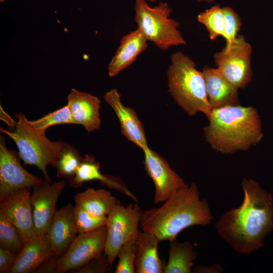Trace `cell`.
Here are the masks:
<instances>
[{
	"mask_svg": "<svg viewBox=\"0 0 273 273\" xmlns=\"http://www.w3.org/2000/svg\"><path fill=\"white\" fill-rule=\"evenodd\" d=\"M241 186L242 203L221 215L215 228L235 251L249 255L263 246L273 231V195L252 179L243 178Z\"/></svg>",
	"mask_w": 273,
	"mask_h": 273,
	"instance_id": "obj_1",
	"label": "cell"
},
{
	"mask_svg": "<svg viewBox=\"0 0 273 273\" xmlns=\"http://www.w3.org/2000/svg\"><path fill=\"white\" fill-rule=\"evenodd\" d=\"M207 200L201 199L194 183L177 192L159 207L143 211L142 231L155 235L160 241H171L187 228L206 226L212 219Z\"/></svg>",
	"mask_w": 273,
	"mask_h": 273,
	"instance_id": "obj_2",
	"label": "cell"
},
{
	"mask_svg": "<svg viewBox=\"0 0 273 273\" xmlns=\"http://www.w3.org/2000/svg\"><path fill=\"white\" fill-rule=\"evenodd\" d=\"M204 128L207 142L223 154L247 151L263 137L256 109L252 106L227 105L212 109Z\"/></svg>",
	"mask_w": 273,
	"mask_h": 273,
	"instance_id": "obj_3",
	"label": "cell"
},
{
	"mask_svg": "<svg viewBox=\"0 0 273 273\" xmlns=\"http://www.w3.org/2000/svg\"><path fill=\"white\" fill-rule=\"evenodd\" d=\"M169 92L176 103L190 116L201 112L208 117L209 105L204 74L194 62L181 52L171 56L167 71Z\"/></svg>",
	"mask_w": 273,
	"mask_h": 273,
	"instance_id": "obj_4",
	"label": "cell"
},
{
	"mask_svg": "<svg viewBox=\"0 0 273 273\" xmlns=\"http://www.w3.org/2000/svg\"><path fill=\"white\" fill-rule=\"evenodd\" d=\"M15 117L14 131L1 127V132L7 135L15 143L18 149V156L26 165H34L42 173L44 179L51 181L47 172V167H55L61 153L67 143L62 140L52 141L46 135L32 128L26 117L22 113Z\"/></svg>",
	"mask_w": 273,
	"mask_h": 273,
	"instance_id": "obj_5",
	"label": "cell"
},
{
	"mask_svg": "<svg viewBox=\"0 0 273 273\" xmlns=\"http://www.w3.org/2000/svg\"><path fill=\"white\" fill-rule=\"evenodd\" d=\"M171 9L166 2L151 7L146 0H136L135 22L148 40L159 49L185 45L186 41L178 29L179 23L169 17Z\"/></svg>",
	"mask_w": 273,
	"mask_h": 273,
	"instance_id": "obj_6",
	"label": "cell"
},
{
	"mask_svg": "<svg viewBox=\"0 0 273 273\" xmlns=\"http://www.w3.org/2000/svg\"><path fill=\"white\" fill-rule=\"evenodd\" d=\"M143 211L137 203L125 206L120 202L107 216V236L104 252L111 267L120 248L135 240L140 230Z\"/></svg>",
	"mask_w": 273,
	"mask_h": 273,
	"instance_id": "obj_7",
	"label": "cell"
},
{
	"mask_svg": "<svg viewBox=\"0 0 273 273\" xmlns=\"http://www.w3.org/2000/svg\"><path fill=\"white\" fill-rule=\"evenodd\" d=\"M252 48L244 35H239L231 48L213 55L217 68L237 88H244L252 79Z\"/></svg>",
	"mask_w": 273,
	"mask_h": 273,
	"instance_id": "obj_8",
	"label": "cell"
},
{
	"mask_svg": "<svg viewBox=\"0 0 273 273\" xmlns=\"http://www.w3.org/2000/svg\"><path fill=\"white\" fill-rule=\"evenodd\" d=\"M107 227L78 234L66 252L58 259L56 273L75 270L104 252Z\"/></svg>",
	"mask_w": 273,
	"mask_h": 273,
	"instance_id": "obj_9",
	"label": "cell"
},
{
	"mask_svg": "<svg viewBox=\"0 0 273 273\" xmlns=\"http://www.w3.org/2000/svg\"><path fill=\"white\" fill-rule=\"evenodd\" d=\"M15 151L8 149L5 138L0 139V201L22 189L33 188L44 180L27 171L21 165Z\"/></svg>",
	"mask_w": 273,
	"mask_h": 273,
	"instance_id": "obj_10",
	"label": "cell"
},
{
	"mask_svg": "<svg viewBox=\"0 0 273 273\" xmlns=\"http://www.w3.org/2000/svg\"><path fill=\"white\" fill-rule=\"evenodd\" d=\"M143 151L145 169L155 186V204L165 202L187 185L164 158L149 147Z\"/></svg>",
	"mask_w": 273,
	"mask_h": 273,
	"instance_id": "obj_11",
	"label": "cell"
},
{
	"mask_svg": "<svg viewBox=\"0 0 273 273\" xmlns=\"http://www.w3.org/2000/svg\"><path fill=\"white\" fill-rule=\"evenodd\" d=\"M65 187L64 180L44 179L33 188L31 195L35 236L45 235L57 211L56 204Z\"/></svg>",
	"mask_w": 273,
	"mask_h": 273,
	"instance_id": "obj_12",
	"label": "cell"
},
{
	"mask_svg": "<svg viewBox=\"0 0 273 273\" xmlns=\"http://www.w3.org/2000/svg\"><path fill=\"white\" fill-rule=\"evenodd\" d=\"M31 195L29 189L24 188L8 195L0 201V211L17 228L24 244L36 237Z\"/></svg>",
	"mask_w": 273,
	"mask_h": 273,
	"instance_id": "obj_13",
	"label": "cell"
},
{
	"mask_svg": "<svg viewBox=\"0 0 273 273\" xmlns=\"http://www.w3.org/2000/svg\"><path fill=\"white\" fill-rule=\"evenodd\" d=\"M120 97L116 88L111 89L104 96L105 102L113 109L119 119L123 135L143 150L148 147L144 126L135 111L125 106Z\"/></svg>",
	"mask_w": 273,
	"mask_h": 273,
	"instance_id": "obj_14",
	"label": "cell"
},
{
	"mask_svg": "<svg viewBox=\"0 0 273 273\" xmlns=\"http://www.w3.org/2000/svg\"><path fill=\"white\" fill-rule=\"evenodd\" d=\"M67 99L74 124L82 125L88 132L100 129L101 101L98 97L72 88Z\"/></svg>",
	"mask_w": 273,
	"mask_h": 273,
	"instance_id": "obj_15",
	"label": "cell"
},
{
	"mask_svg": "<svg viewBox=\"0 0 273 273\" xmlns=\"http://www.w3.org/2000/svg\"><path fill=\"white\" fill-rule=\"evenodd\" d=\"M77 234L74 206L69 203L57 210L46 233L55 255L62 256Z\"/></svg>",
	"mask_w": 273,
	"mask_h": 273,
	"instance_id": "obj_16",
	"label": "cell"
},
{
	"mask_svg": "<svg viewBox=\"0 0 273 273\" xmlns=\"http://www.w3.org/2000/svg\"><path fill=\"white\" fill-rule=\"evenodd\" d=\"M98 180L100 183L110 189L117 191L137 202L135 196L129 190L118 177L103 174L100 171L99 163L93 155H85L74 177L70 179V186L73 188L82 186L85 182Z\"/></svg>",
	"mask_w": 273,
	"mask_h": 273,
	"instance_id": "obj_17",
	"label": "cell"
},
{
	"mask_svg": "<svg viewBox=\"0 0 273 273\" xmlns=\"http://www.w3.org/2000/svg\"><path fill=\"white\" fill-rule=\"evenodd\" d=\"M202 72L211 109L240 104L238 88L229 82L217 68L205 66Z\"/></svg>",
	"mask_w": 273,
	"mask_h": 273,
	"instance_id": "obj_18",
	"label": "cell"
},
{
	"mask_svg": "<svg viewBox=\"0 0 273 273\" xmlns=\"http://www.w3.org/2000/svg\"><path fill=\"white\" fill-rule=\"evenodd\" d=\"M54 254L47 234L36 236L24 244L9 273L34 272L44 260Z\"/></svg>",
	"mask_w": 273,
	"mask_h": 273,
	"instance_id": "obj_19",
	"label": "cell"
},
{
	"mask_svg": "<svg viewBox=\"0 0 273 273\" xmlns=\"http://www.w3.org/2000/svg\"><path fill=\"white\" fill-rule=\"evenodd\" d=\"M135 272L163 273L166 263L158 255L161 241L152 233L139 231L135 239Z\"/></svg>",
	"mask_w": 273,
	"mask_h": 273,
	"instance_id": "obj_20",
	"label": "cell"
},
{
	"mask_svg": "<svg viewBox=\"0 0 273 273\" xmlns=\"http://www.w3.org/2000/svg\"><path fill=\"white\" fill-rule=\"evenodd\" d=\"M147 41L144 33L139 28L123 36L109 64V75L111 77L116 76L134 62L138 56L147 48Z\"/></svg>",
	"mask_w": 273,
	"mask_h": 273,
	"instance_id": "obj_21",
	"label": "cell"
},
{
	"mask_svg": "<svg viewBox=\"0 0 273 273\" xmlns=\"http://www.w3.org/2000/svg\"><path fill=\"white\" fill-rule=\"evenodd\" d=\"M75 204L97 216H107L118 201L105 189L89 188L74 196Z\"/></svg>",
	"mask_w": 273,
	"mask_h": 273,
	"instance_id": "obj_22",
	"label": "cell"
},
{
	"mask_svg": "<svg viewBox=\"0 0 273 273\" xmlns=\"http://www.w3.org/2000/svg\"><path fill=\"white\" fill-rule=\"evenodd\" d=\"M168 260L164 273H191L197 252L189 241L179 242L176 239L170 242Z\"/></svg>",
	"mask_w": 273,
	"mask_h": 273,
	"instance_id": "obj_23",
	"label": "cell"
},
{
	"mask_svg": "<svg viewBox=\"0 0 273 273\" xmlns=\"http://www.w3.org/2000/svg\"><path fill=\"white\" fill-rule=\"evenodd\" d=\"M83 157L73 146L67 144L63 149L56 163L57 176L69 180L75 175Z\"/></svg>",
	"mask_w": 273,
	"mask_h": 273,
	"instance_id": "obj_24",
	"label": "cell"
},
{
	"mask_svg": "<svg viewBox=\"0 0 273 273\" xmlns=\"http://www.w3.org/2000/svg\"><path fill=\"white\" fill-rule=\"evenodd\" d=\"M197 20L205 26L211 40H214L219 36L223 37L225 19L223 9L219 5H215L200 13Z\"/></svg>",
	"mask_w": 273,
	"mask_h": 273,
	"instance_id": "obj_25",
	"label": "cell"
},
{
	"mask_svg": "<svg viewBox=\"0 0 273 273\" xmlns=\"http://www.w3.org/2000/svg\"><path fill=\"white\" fill-rule=\"evenodd\" d=\"M23 246L24 243L17 228L0 211V247L19 253Z\"/></svg>",
	"mask_w": 273,
	"mask_h": 273,
	"instance_id": "obj_26",
	"label": "cell"
},
{
	"mask_svg": "<svg viewBox=\"0 0 273 273\" xmlns=\"http://www.w3.org/2000/svg\"><path fill=\"white\" fill-rule=\"evenodd\" d=\"M30 126L36 130L46 132L51 126L66 124H74L68 106L48 114L35 120H28Z\"/></svg>",
	"mask_w": 273,
	"mask_h": 273,
	"instance_id": "obj_27",
	"label": "cell"
},
{
	"mask_svg": "<svg viewBox=\"0 0 273 273\" xmlns=\"http://www.w3.org/2000/svg\"><path fill=\"white\" fill-rule=\"evenodd\" d=\"M74 215L78 234L94 231L107 223V216H94L77 204L74 206Z\"/></svg>",
	"mask_w": 273,
	"mask_h": 273,
	"instance_id": "obj_28",
	"label": "cell"
},
{
	"mask_svg": "<svg viewBox=\"0 0 273 273\" xmlns=\"http://www.w3.org/2000/svg\"><path fill=\"white\" fill-rule=\"evenodd\" d=\"M136 245L135 240L124 244L119 250L117 255L118 263L115 273L135 272V259Z\"/></svg>",
	"mask_w": 273,
	"mask_h": 273,
	"instance_id": "obj_29",
	"label": "cell"
},
{
	"mask_svg": "<svg viewBox=\"0 0 273 273\" xmlns=\"http://www.w3.org/2000/svg\"><path fill=\"white\" fill-rule=\"evenodd\" d=\"M222 9L225 19L223 37L226 41V45L223 49L227 50L237 40L241 21L239 15L232 8L225 6Z\"/></svg>",
	"mask_w": 273,
	"mask_h": 273,
	"instance_id": "obj_30",
	"label": "cell"
},
{
	"mask_svg": "<svg viewBox=\"0 0 273 273\" xmlns=\"http://www.w3.org/2000/svg\"><path fill=\"white\" fill-rule=\"evenodd\" d=\"M111 267L108 257L104 252L102 255L94 258L75 270L76 273H105L109 272Z\"/></svg>",
	"mask_w": 273,
	"mask_h": 273,
	"instance_id": "obj_31",
	"label": "cell"
},
{
	"mask_svg": "<svg viewBox=\"0 0 273 273\" xmlns=\"http://www.w3.org/2000/svg\"><path fill=\"white\" fill-rule=\"evenodd\" d=\"M19 253L0 247V273H9Z\"/></svg>",
	"mask_w": 273,
	"mask_h": 273,
	"instance_id": "obj_32",
	"label": "cell"
},
{
	"mask_svg": "<svg viewBox=\"0 0 273 273\" xmlns=\"http://www.w3.org/2000/svg\"><path fill=\"white\" fill-rule=\"evenodd\" d=\"M59 257L54 254L44 260L34 271V273H56Z\"/></svg>",
	"mask_w": 273,
	"mask_h": 273,
	"instance_id": "obj_33",
	"label": "cell"
},
{
	"mask_svg": "<svg viewBox=\"0 0 273 273\" xmlns=\"http://www.w3.org/2000/svg\"><path fill=\"white\" fill-rule=\"evenodd\" d=\"M223 271V268L217 263H215L209 266H199L194 267L192 272L202 273H217Z\"/></svg>",
	"mask_w": 273,
	"mask_h": 273,
	"instance_id": "obj_34",
	"label": "cell"
},
{
	"mask_svg": "<svg viewBox=\"0 0 273 273\" xmlns=\"http://www.w3.org/2000/svg\"><path fill=\"white\" fill-rule=\"evenodd\" d=\"M1 119L6 122L8 125L11 127L15 126L16 121L7 114L1 106Z\"/></svg>",
	"mask_w": 273,
	"mask_h": 273,
	"instance_id": "obj_35",
	"label": "cell"
},
{
	"mask_svg": "<svg viewBox=\"0 0 273 273\" xmlns=\"http://www.w3.org/2000/svg\"><path fill=\"white\" fill-rule=\"evenodd\" d=\"M214 0H198L199 2H205L207 3L212 2Z\"/></svg>",
	"mask_w": 273,
	"mask_h": 273,
	"instance_id": "obj_36",
	"label": "cell"
},
{
	"mask_svg": "<svg viewBox=\"0 0 273 273\" xmlns=\"http://www.w3.org/2000/svg\"><path fill=\"white\" fill-rule=\"evenodd\" d=\"M146 1H149V2H152V3H154L156 1H157V0H146Z\"/></svg>",
	"mask_w": 273,
	"mask_h": 273,
	"instance_id": "obj_37",
	"label": "cell"
},
{
	"mask_svg": "<svg viewBox=\"0 0 273 273\" xmlns=\"http://www.w3.org/2000/svg\"><path fill=\"white\" fill-rule=\"evenodd\" d=\"M6 1V0H0V2H1V3H3V2H4V1Z\"/></svg>",
	"mask_w": 273,
	"mask_h": 273,
	"instance_id": "obj_38",
	"label": "cell"
}]
</instances>
